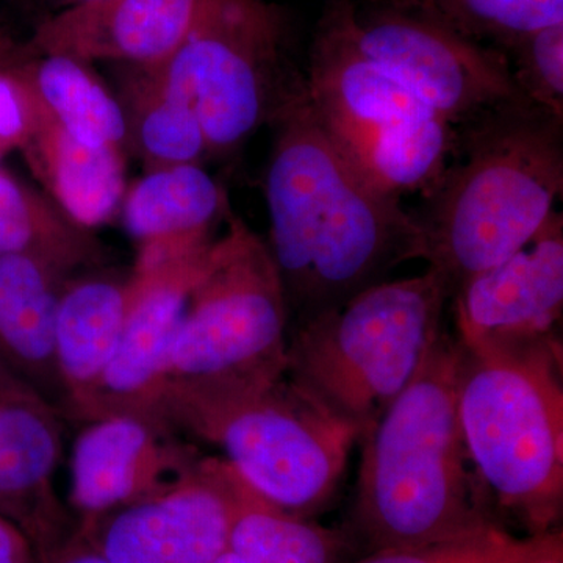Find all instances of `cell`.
Instances as JSON below:
<instances>
[{"label":"cell","instance_id":"2","mask_svg":"<svg viewBox=\"0 0 563 563\" xmlns=\"http://www.w3.org/2000/svg\"><path fill=\"white\" fill-rule=\"evenodd\" d=\"M459 346L446 332L412 383L362 433L352 523L373 551L420 547L490 523L466 468Z\"/></svg>","mask_w":563,"mask_h":563},{"label":"cell","instance_id":"24","mask_svg":"<svg viewBox=\"0 0 563 563\" xmlns=\"http://www.w3.org/2000/svg\"><path fill=\"white\" fill-rule=\"evenodd\" d=\"M563 558V532L517 537L495 521L450 539L373 551L354 563H537Z\"/></svg>","mask_w":563,"mask_h":563},{"label":"cell","instance_id":"10","mask_svg":"<svg viewBox=\"0 0 563 563\" xmlns=\"http://www.w3.org/2000/svg\"><path fill=\"white\" fill-rule=\"evenodd\" d=\"M350 29L369 60L455 128L528 103L501 49L470 38L422 2L362 13L351 5Z\"/></svg>","mask_w":563,"mask_h":563},{"label":"cell","instance_id":"1","mask_svg":"<svg viewBox=\"0 0 563 563\" xmlns=\"http://www.w3.org/2000/svg\"><path fill=\"white\" fill-rule=\"evenodd\" d=\"M276 124L265 174L268 250L296 321L424 261L417 214L363 176L322 128L303 90Z\"/></svg>","mask_w":563,"mask_h":563},{"label":"cell","instance_id":"29","mask_svg":"<svg viewBox=\"0 0 563 563\" xmlns=\"http://www.w3.org/2000/svg\"><path fill=\"white\" fill-rule=\"evenodd\" d=\"M0 563H38L31 540L3 515H0Z\"/></svg>","mask_w":563,"mask_h":563},{"label":"cell","instance_id":"4","mask_svg":"<svg viewBox=\"0 0 563 563\" xmlns=\"http://www.w3.org/2000/svg\"><path fill=\"white\" fill-rule=\"evenodd\" d=\"M288 333L290 313L268 244L231 213L174 335L158 413L176 429L191 415L282 379Z\"/></svg>","mask_w":563,"mask_h":563},{"label":"cell","instance_id":"8","mask_svg":"<svg viewBox=\"0 0 563 563\" xmlns=\"http://www.w3.org/2000/svg\"><path fill=\"white\" fill-rule=\"evenodd\" d=\"M284 36L279 9L265 0H201L179 47L140 70L195 113L210 154H231L306 90L285 65Z\"/></svg>","mask_w":563,"mask_h":563},{"label":"cell","instance_id":"11","mask_svg":"<svg viewBox=\"0 0 563 563\" xmlns=\"http://www.w3.org/2000/svg\"><path fill=\"white\" fill-rule=\"evenodd\" d=\"M158 417L114 413L85 422L70 453V506L80 529L179 487L202 455Z\"/></svg>","mask_w":563,"mask_h":563},{"label":"cell","instance_id":"33","mask_svg":"<svg viewBox=\"0 0 563 563\" xmlns=\"http://www.w3.org/2000/svg\"><path fill=\"white\" fill-rule=\"evenodd\" d=\"M3 52H5V47H3V41L0 40V60H3V58H5V54H3Z\"/></svg>","mask_w":563,"mask_h":563},{"label":"cell","instance_id":"5","mask_svg":"<svg viewBox=\"0 0 563 563\" xmlns=\"http://www.w3.org/2000/svg\"><path fill=\"white\" fill-rule=\"evenodd\" d=\"M457 346L459 422L477 483L528 536L558 531L563 512L561 340Z\"/></svg>","mask_w":563,"mask_h":563},{"label":"cell","instance_id":"20","mask_svg":"<svg viewBox=\"0 0 563 563\" xmlns=\"http://www.w3.org/2000/svg\"><path fill=\"white\" fill-rule=\"evenodd\" d=\"M135 296L133 272L74 274L63 287L55 321L58 369L68 396V420L77 421L117 351Z\"/></svg>","mask_w":563,"mask_h":563},{"label":"cell","instance_id":"27","mask_svg":"<svg viewBox=\"0 0 563 563\" xmlns=\"http://www.w3.org/2000/svg\"><path fill=\"white\" fill-rule=\"evenodd\" d=\"M515 85L526 102L563 120V22L504 47Z\"/></svg>","mask_w":563,"mask_h":563},{"label":"cell","instance_id":"31","mask_svg":"<svg viewBox=\"0 0 563 563\" xmlns=\"http://www.w3.org/2000/svg\"><path fill=\"white\" fill-rule=\"evenodd\" d=\"M91 2V0H49L51 7H54L55 11L69 9V7L80 5V3Z\"/></svg>","mask_w":563,"mask_h":563},{"label":"cell","instance_id":"12","mask_svg":"<svg viewBox=\"0 0 563 563\" xmlns=\"http://www.w3.org/2000/svg\"><path fill=\"white\" fill-rule=\"evenodd\" d=\"M211 243L169 257L139 254L132 268L135 296L120 343L95 390L81 406L77 421L114 413L162 418L158 406L169 350L192 288L206 266Z\"/></svg>","mask_w":563,"mask_h":563},{"label":"cell","instance_id":"28","mask_svg":"<svg viewBox=\"0 0 563 563\" xmlns=\"http://www.w3.org/2000/svg\"><path fill=\"white\" fill-rule=\"evenodd\" d=\"M33 102L20 66L0 60V155L21 147L31 132Z\"/></svg>","mask_w":563,"mask_h":563},{"label":"cell","instance_id":"32","mask_svg":"<svg viewBox=\"0 0 563 563\" xmlns=\"http://www.w3.org/2000/svg\"><path fill=\"white\" fill-rule=\"evenodd\" d=\"M213 563H244V562L240 561L239 558H235V555H233L232 553H229V551L225 550L224 553H222L220 555V558H218L217 561H214Z\"/></svg>","mask_w":563,"mask_h":563},{"label":"cell","instance_id":"21","mask_svg":"<svg viewBox=\"0 0 563 563\" xmlns=\"http://www.w3.org/2000/svg\"><path fill=\"white\" fill-rule=\"evenodd\" d=\"M122 221L140 246L192 250L213 242V231L228 220V196L199 165L151 169L125 191Z\"/></svg>","mask_w":563,"mask_h":563},{"label":"cell","instance_id":"6","mask_svg":"<svg viewBox=\"0 0 563 563\" xmlns=\"http://www.w3.org/2000/svg\"><path fill=\"white\" fill-rule=\"evenodd\" d=\"M451 290L437 269L377 282L292 322L287 377L361 435L407 387L444 332Z\"/></svg>","mask_w":563,"mask_h":563},{"label":"cell","instance_id":"13","mask_svg":"<svg viewBox=\"0 0 563 563\" xmlns=\"http://www.w3.org/2000/svg\"><path fill=\"white\" fill-rule=\"evenodd\" d=\"M457 342L520 346L555 336L563 312V214L451 296Z\"/></svg>","mask_w":563,"mask_h":563},{"label":"cell","instance_id":"26","mask_svg":"<svg viewBox=\"0 0 563 563\" xmlns=\"http://www.w3.org/2000/svg\"><path fill=\"white\" fill-rule=\"evenodd\" d=\"M470 38L507 47L563 22V0H420Z\"/></svg>","mask_w":563,"mask_h":563},{"label":"cell","instance_id":"18","mask_svg":"<svg viewBox=\"0 0 563 563\" xmlns=\"http://www.w3.org/2000/svg\"><path fill=\"white\" fill-rule=\"evenodd\" d=\"M31 95L32 128L20 150L33 174L52 201L81 228L91 231L106 224L121 209L128 191L122 147L98 146L73 135L43 109L32 90Z\"/></svg>","mask_w":563,"mask_h":563},{"label":"cell","instance_id":"22","mask_svg":"<svg viewBox=\"0 0 563 563\" xmlns=\"http://www.w3.org/2000/svg\"><path fill=\"white\" fill-rule=\"evenodd\" d=\"M32 257L74 276L103 261L101 243L49 196L0 172V257Z\"/></svg>","mask_w":563,"mask_h":563},{"label":"cell","instance_id":"15","mask_svg":"<svg viewBox=\"0 0 563 563\" xmlns=\"http://www.w3.org/2000/svg\"><path fill=\"white\" fill-rule=\"evenodd\" d=\"M77 529L109 563H213L228 550V510L199 463L174 490Z\"/></svg>","mask_w":563,"mask_h":563},{"label":"cell","instance_id":"16","mask_svg":"<svg viewBox=\"0 0 563 563\" xmlns=\"http://www.w3.org/2000/svg\"><path fill=\"white\" fill-rule=\"evenodd\" d=\"M201 0H91L41 21L29 47L35 55L162 65L190 31Z\"/></svg>","mask_w":563,"mask_h":563},{"label":"cell","instance_id":"7","mask_svg":"<svg viewBox=\"0 0 563 563\" xmlns=\"http://www.w3.org/2000/svg\"><path fill=\"white\" fill-rule=\"evenodd\" d=\"M351 3L322 18L306 91L322 128L379 190L428 195L457 151L455 125L369 60L350 29Z\"/></svg>","mask_w":563,"mask_h":563},{"label":"cell","instance_id":"30","mask_svg":"<svg viewBox=\"0 0 563 563\" xmlns=\"http://www.w3.org/2000/svg\"><path fill=\"white\" fill-rule=\"evenodd\" d=\"M49 563H109L77 529Z\"/></svg>","mask_w":563,"mask_h":563},{"label":"cell","instance_id":"3","mask_svg":"<svg viewBox=\"0 0 563 563\" xmlns=\"http://www.w3.org/2000/svg\"><path fill=\"white\" fill-rule=\"evenodd\" d=\"M465 128L461 157L417 217L424 261L451 296L531 242L558 211L563 190V120L515 103Z\"/></svg>","mask_w":563,"mask_h":563},{"label":"cell","instance_id":"19","mask_svg":"<svg viewBox=\"0 0 563 563\" xmlns=\"http://www.w3.org/2000/svg\"><path fill=\"white\" fill-rule=\"evenodd\" d=\"M199 472L228 510V551L244 563H346L352 536L280 509L258 495L224 459L201 457Z\"/></svg>","mask_w":563,"mask_h":563},{"label":"cell","instance_id":"34","mask_svg":"<svg viewBox=\"0 0 563 563\" xmlns=\"http://www.w3.org/2000/svg\"><path fill=\"white\" fill-rule=\"evenodd\" d=\"M537 563H563V558L562 559H550V561H542V562H537Z\"/></svg>","mask_w":563,"mask_h":563},{"label":"cell","instance_id":"23","mask_svg":"<svg viewBox=\"0 0 563 563\" xmlns=\"http://www.w3.org/2000/svg\"><path fill=\"white\" fill-rule=\"evenodd\" d=\"M20 69L43 109L62 128L87 143L122 147L129 129L124 109L88 63L65 55H36Z\"/></svg>","mask_w":563,"mask_h":563},{"label":"cell","instance_id":"17","mask_svg":"<svg viewBox=\"0 0 563 563\" xmlns=\"http://www.w3.org/2000/svg\"><path fill=\"white\" fill-rule=\"evenodd\" d=\"M70 276L32 257H0V365L38 391L68 420L55 321Z\"/></svg>","mask_w":563,"mask_h":563},{"label":"cell","instance_id":"14","mask_svg":"<svg viewBox=\"0 0 563 563\" xmlns=\"http://www.w3.org/2000/svg\"><path fill=\"white\" fill-rule=\"evenodd\" d=\"M65 417L0 365V515L49 563L76 533L55 492Z\"/></svg>","mask_w":563,"mask_h":563},{"label":"cell","instance_id":"25","mask_svg":"<svg viewBox=\"0 0 563 563\" xmlns=\"http://www.w3.org/2000/svg\"><path fill=\"white\" fill-rule=\"evenodd\" d=\"M135 139L151 168L198 165L210 154L198 118L141 74L135 91Z\"/></svg>","mask_w":563,"mask_h":563},{"label":"cell","instance_id":"9","mask_svg":"<svg viewBox=\"0 0 563 563\" xmlns=\"http://www.w3.org/2000/svg\"><path fill=\"white\" fill-rule=\"evenodd\" d=\"M177 432L217 444L258 495L306 518L332 501L361 439L357 426L287 374L261 390L191 415Z\"/></svg>","mask_w":563,"mask_h":563}]
</instances>
